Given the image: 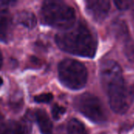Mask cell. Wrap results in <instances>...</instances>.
Returning <instances> with one entry per match:
<instances>
[{"mask_svg": "<svg viewBox=\"0 0 134 134\" xmlns=\"http://www.w3.org/2000/svg\"><path fill=\"white\" fill-rule=\"evenodd\" d=\"M13 24L11 14L8 10H0V42L7 43L13 37Z\"/></svg>", "mask_w": 134, "mask_h": 134, "instance_id": "7", "label": "cell"}, {"mask_svg": "<svg viewBox=\"0 0 134 134\" xmlns=\"http://www.w3.org/2000/svg\"><path fill=\"white\" fill-rule=\"evenodd\" d=\"M68 134H88L84 125L76 119H72L68 124Z\"/></svg>", "mask_w": 134, "mask_h": 134, "instance_id": "12", "label": "cell"}, {"mask_svg": "<svg viewBox=\"0 0 134 134\" xmlns=\"http://www.w3.org/2000/svg\"><path fill=\"white\" fill-rule=\"evenodd\" d=\"M116 7L120 10H126L129 9L131 5L133 4L132 1H127V0H122V1H115L114 2Z\"/></svg>", "mask_w": 134, "mask_h": 134, "instance_id": "16", "label": "cell"}, {"mask_svg": "<svg viewBox=\"0 0 134 134\" xmlns=\"http://www.w3.org/2000/svg\"><path fill=\"white\" fill-rule=\"evenodd\" d=\"M53 97L52 93H43L35 97V101L37 103H49L52 101Z\"/></svg>", "mask_w": 134, "mask_h": 134, "instance_id": "15", "label": "cell"}, {"mask_svg": "<svg viewBox=\"0 0 134 134\" xmlns=\"http://www.w3.org/2000/svg\"><path fill=\"white\" fill-rule=\"evenodd\" d=\"M58 76L60 82L65 87L79 90L86 86L88 72L81 62L73 59H65L59 64Z\"/></svg>", "mask_w": 134, "mask_h": 134, "instance_id": "4", "label": "cell"}, {"mask_svg": "<svg viewBox=\"0 0 134 134\" xmlns=\"http://www.w3.org/2000/svg\"><path fill=\"white\" fill-rule=\"evenodd\" d=\"M100 75L111 108L117 114H125L130 108L131 99L120 65L113 60H106L100 65Z\"/></svg>", "mask_w": 134, "mask_h": 134, "instance_id": "1", "label": "cell"}, {"mask_svg": "<svg viewBox=\"0 0 134 134\" xmlns=\"http://www.w3.org/2000/svg\"><path fill=\"white\" fill-rule=\"evenodd\" d=\"M31 131V123L27 119L19 122H6L0 123V134H28Z\"/></svg>", "mask_w": 134, "mask_h": 134, "instance_id": "8", "label": "cell"}, {"mask_svg": "<svg viewBox=\"0 0 134 134\" xmlns=\"http://www.w3.org/2000/svg\"><path fill=\"white\" fill-rule=\"evenodd\" d=\"M2 82H3V81H2V78H0V86L2 85Z\"/></svg>", "mask_w": 134, "mask_h": 134, "instance_id": "18", "label": "cell"}, {"mask_svg": "<svg viewBox=\"0 0 134 134\" xmlns=\"http://www.w3.org/2000/svg\"><path fill=\"white\" fill-rule=\"evenodd\" d=\"M74 105L79 112L95 123H104L107 120L102 103L93 94L86 93L76 97Z\"/></svg>", "mask_w": 134, "mask_h": 134, "instance_id": "5", "label": "cell"}, {"mask_svg": "<svg viewBox=\"0 0 134 134\" xmlns=\"http://www.w3.org/2000/svg\"><path fill=\"white\" fill-rule=\"evenodd\" d=\"M2 53H1V51H0V68L2 67Z\"/></svg>", "mask_w": 134, "mask_h": 134, "instance_id": "17", "label": "cell"}, {"mask_svg": "<svg viewBox=\"0 0 134 134\" xmlns=\"http://www.w3.org/2000/svg\"><path fill=\"white\" fill-rule=\"evenodd\" d=\"M52 115L53 118L56 120H59L65 113L66 109L65 108H64L63 106H60L57 104H54L53 107L52 108Z\"/></svg>", "mask_w": 134, "mask_h": 134, "instance_id": "14", "label": "cell"}, {"mask_svg": "<svg viewBox=\"0 0 134 134\" xmlns=\"http://www.w3.org/2000/svg\"><path fill=\"white\" fill-rule=\"evenodd\" d=\"M35 119L37 124L38 126L39 130L42 134H51L53 130L52 122L47 115V113L43 110H37L35 112Z\"/></svg>", "mask_w": 134, "mask_h": 134, "instance_id": "9", "label": "cell"}, {"mask_svg": "<svg viewBox=\"0 0 134 134\" xmlns=\"http://www.w3.org/2000/svg\"><path fill=\"white\" fill-rule=\"evenodd\" d=\"M112 25H113V32L115 34V36L118 39L125 42L126 39L130 38L126 24L123 20L122 21L116 20Z\"/></svg>", "mask_w": 134, "mask_h": 134, "instance_id": "11", "label": "cell"}, {"mask_svg": "<svg viewBox=\"0 0 134 134\" xmlns=\"http://www.w3.org/2000/svg\"><path fill=\"white\" fill-rule=\"evenodd\" d=\"M124 42V53L126 58L131 61L134 62V41L129 38Z\"/></svg>", "mask_w": 134, "mask_h": 134, "instance_id": "13", "label": "cell"}, {"mask_svg": "<svg viewBox=\"0 0 134 134\" xmlns=\"http://www.w3.org/2000/svg\"><path fill=\"white\" fill-rule=\"evenodd\" d=\"M133 20H134V6H133Z\"/></svg>", "mask_w": 134, "mask_h": 134, "instance_id": "19", "label": "cell"}, {"mask_svg": "<svg viewBox=\"0 0 134 134\" xmlns=\"http://www.w3.org/2000/svg\"><path fill=\"white\" fill-rule=\"evenodd\" d=\"M40 16L43 24L63 31L72 27L76 18L75 9L61 1L44 2Z\"/></svg>", "mask_w": 134, "mask_h": 134, "instance_id": "3", "label": "cell"}, {"mask_svg": "<svg viewBox=\"0 0 134 134\" xmlns=\"http://www.w3.org/2000/svg\"><path fill=\"white\" fill-rule=\"evenodd\" d=\"M111 9L110 2L108 0L86 1V9L87 13L97 22L105 20Z\"/></svg>", "mask_w": 134, "mask_h": 134, "instance_id": "6", "label": "cell"}, {"mask_svg": "<svg viewBox=\"0 0 134 134\" xmlns=\"http://www.w3.org/2000/svg\"><path fill=\"white\" fill-rule=\"evenodd\" d=\"M17 22L23 26L31 29L33 28L37 23L36 17L32 12L29 11H22L17 15Z\"/></svg>", "mask_w": 134, "mask_h": 134, "instance_id": "10", "label": "cell"}, {"mask_svg": "<svg viewBox=\"0 0 134 134\" xmlns=\"http://www.w3.org/2000/svg\"><path fill=\"white\" fill-rule=\"evenodd\" d=\"M55 41L60 49L73 55L93 58L97 52L96 38L90 30L81 23L57 34Z\"/></svg>", "mask_w": 134, "mask_h": 134, "instance_id": "2", "label": "cell"}]
</instances>
